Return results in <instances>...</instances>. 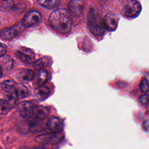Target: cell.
<instances>
[{
    "mask_svg": "<svg viewBox=\"0 0 149 149\" xmlns=\"http://www.w3.org/2000/svg\"><path fill=\"white\" fill-rule=\"evenodd\" d=\"M50 94V90L46 86H41L35 90V95L37 100L43 101L45 100Z\"/></svg>",
    "mask_w": 149,
    "mask_h": 149,
    "instance_id": "cell-14",
    "label": "cell"
},
{
    "mask_svg": "<svg viewBox=\"0 0 149 149\" xmlns=\"http://www.w3.org/2000/svg\"><path fill=\"white\" fill-rule=\"evenodd\" d=\"M87 27L90 31L96 36H102L105 31L103 21L95 8H91L88 13Z\"/></svg>",
    "mask_w": 149,
    "mask_h": 149,
    "instance_id": "cell-2",
    "label": "cell"
},
{
    "mask_svg": "<svg viewBox=\"0 0 149 149\" xmlns=\"http://www.w3.org/2000/svg\"><path fill=\"white\" fill-rule=\"evenodd\" d=\"M47 126L52 132H59L62 129V123L59 118L54 116L48 120Z\"/></svg>",
    "mask_w": 149,
    "mask_h": 149,
    "instance_id": "cell-12",
    "label": "cell"
},
{
    "mask_svg": "<svg viewBox=\"0 0 149 149\" xmlns=\"http://www.w3.org/2000/svg\"><path fill=\"white\" fill-rule=\"evenodd\" d=\"M63 138V134L59 132H52L51 133H47L37 136L35 138L36 142L44 144H55L60 143Z\"/></svg>",
    "mask_w": 149,
    "mask_h": 149,
    "instance_id": "cell-4",
    "label": "cell"
},
{
    "mask_svg": "<svg viewBox=\"0 0 149 149\" xmlns=\"http://www.w3.org/2000/svg\"><path fill=\"white\" fill-rule=\"evenodd\" d=\"M2 69H1V67L0 66V77L2 76Z\"/></svg>",
    "mask_w": 149,
    "mask_h": 149,
    "instance_id": "cell-25",
    "label": "cell"
},
{
    "mask_svg": "<svg viewBox=\"0 0 149 149\" xmlns=\"http://www.w3.org/2000/svg\"><path fill=\"white\" fill-rule=\"evenodd\" d=\"M1 17H0V25H1Z\"/></svg>",
    "mask_w": 149,
    "mask_h": 149,
    "instance_id": "cell-27",
    "label": "cell"
},
{
    "mask_svg": "<svg viewBox=\"0 0 149 149\" xmlns=\"http://www.w3.org/2000/svg\"><path fill=\"white\" fill-rule=\"evenodd\" d=\"M18 34V30L15 27H6L0 31V37L3 40H11Z\"/></svg>",
    "mask_w": 149,
    "mask_h": 149,
    "instance_id": "cell-10",
    "label": "cell"
},
{
    "mask_svg": "<svg viewBox=\"0 0 149 149\" xmlns=\"http://www.w3.org/2000/svg\"><path fill=\"white\" fill-rule=\"evenodd\" d=\"M47 71L44 69H40L39 70L36 78V83L38 86H42L47 80Z\"/></svg>",
    "mask_w": 149,
    "mask_h": 149,
    "instance_id": "cell-17",
    "label": "cell"
},
{
    "mask_svg": "<svg viewBox=\"0 0 149 149\" xmlns=\"http://www.w3.org/2000/svg\"><path fill=\"white\" fill-rule=\"evenodd\" d=\"M15 55L22 62L27 64L33 63L35 59L34 52L31 49L24 47L19 48L16 51Z\"/></svg>",
    "mask_w": 149,
    "mask_h": 149,
    "instance_id": "cell-6",
    "label": "cell"
},
{
    "mask_svg": "<svg viewBox=\"0 0 149 149\" xmlns=\"http://www.w3.org/2000/svg\"><path fill=\"white\" fill-rule=\"evenodd\" d=\"M139 100L141 102V103L143 104H147L148 102V95L147 94H144L142 95L140 97Z\"/></svg>",
    "mask_w": 149,
    "mask_h": 149,
    "instance_id": "cell-23",
    "label": "cell"
},
{
    "mask_svg": "<svg viewBox=\"0 0 149 149\" xmlns=\"http://www.w3.org/2000/svg\"><path fill=\"white\" fill-rule=\"evenodd\" d=\"M144 129H146L147 130L148 129V121L147 119L145 120L144 122Z\"/></svg>",
    "mask_w": 149,
    "mask_h": 149,
    "instance_id": "cell-24",
    "label": "cell"
},
{
    "mask_svg": "<svg viewBox=\"0 0 149 149\" xmlns=\"http://www.w3.org/2000/svg\"><path fill=\"white\" fill-rule=\"evenodd\" d=\"M141 10L140 4L135 0H123L120 5V12L126 17H136L139 15Z\"/></svg>",
    "mask_w": 149,
    "mask_h": 149,
    "instance_id": "cell-3",
    "label": "cell"
},
{
    "mask_svg": "<svg viewBox=\"0 0 149 149\" xmlns=\"http://www.w3.org/2000/svg\"><path fill=\"white\" fill-rule=\"evenodd\" d=\"M1 88L8 94H17L16 84L12 80H6L1 84Z\"/></svg>",
    "mask_w": 149,
    "mask_h": 149,
    "instance_id": "cell-13",
    "label": "cell"
},
{
    "mask_svg": "<svg viewBox=\"0 0 149 149\" xmlns=\"http://www.w3.org/2000/svg\"><path fill=\"white\" fill-rule=\"evenodd\" d=\"M16 90H17V96H20L22 98L26 97L28 94L27 90L23 86H20L17 87Z\"/></svg>",
    "mask_w": 149,
    "mask_h": 149,
    "instance_id": "cell-21",
    "label": "cell"
},
{
    "mask_svg": "<svg viewBox=\"0 0 149 149\" xmlns=\"http://www.w3.org/2000/svg\"><path fill=\"white\" fill-rule=\"evenodd\" d=\"M37 105L30 101H24L21 102L18 105V109L20 115L30 120H32L34 116V111Z\"/></svg>",
    "mask_w": 149,
    "mask_h": 149,
    "instance_id": "cell-5",
    "label": "cell"
},
{
    "mask_svg": "<svg viewBox=\"0 0 149 149\" xmlns=\"http://www.w3.org/2000/svg\"><path fill=\"white\" fill-rule=\"evenodd\" d=\"M36 149H45V148H42V147H38V148H36Z\"/></svg>",
    "mask_w": 149,
    "mask_h": 149,
    "instance_id": "cell-26",
    "label": "cell"
},
{
    "mask_svg": "<svg viewBox=\"0 0 149 149\" xmlns=\"http://www.w3.org/2000/svg\"><path fill=\"white\" fill-rule=\"evenodd\" d=\"M41 19V15L39 12L35 10H30L23 17L22 24L25 27H30L38 23Z\"/></svg>",
    "mask_w": 149,
    "mask_h": 149,
    "instance_id": "cell-7",
    "label": "cell"
},
{
    "mask_svg": "<svg viewBox=\"0 0 149 149\" xmlns=\"http://www.w3.org/2000/svg\"><path fill=\"white\" fill-rule=\"evenodd\" d=\"M49 114V111L48 109L42 106H38L36 107L33 118L32 120H30V121L32 120H36V121H39L44 119L46 118Z\"/></svg>",
    "mask_w": 149,
    "mask_h": 149,
    "instance_id": "cell-11",
    "label": "cell"
},
{
    "mask_svg": "<svg viewBox=\"0 0 149 149\" xmlns=\"http://www.w3.org/2000/svg\"><path fill=\"white\" fill-rule=\"evenodd\" d=\"M51 27L56 31L65 34L71 29L72 21L68 10L63 8L55 10L51 13L48 19Z\"/></svg>",
    "mask_w": 149,
    "mask_h": 149,
    "instance_id": "cell-1",
    "label": "cell"
},
{
    "mask_svg": "<svg viewBox=\"0 0 149 149\" xmlns=\"http://www.w3.org/2000/svg\"><path fill=\"white\" fill-rule=\"evenodd\" d=\"M38 3L44 8H54L60 4V0H38Z\"/></svg>",
    "mask_w": 149,
    "mask_h": 149,
    "instance_id": "cell-16",
    "label": "cell"
},
{
    "mask_svg": "<svg viewBox=\"0 0 149 149\" xmlns=\"http://www.w3.org/2000/svg\"><path fill=\"white\" fill-rule=\"evenodd\" d=\"M84 5L83 0H72L68 4V12L74 17H79L83 13Z\"/></svg>",
    "mask_w": 149,
    "mask_h": 149,
    "instance_id": "cell-8",
    "label": "cell"
},
{
    "mask_svg": "<svg viewBox=\"0 0 149 149\" xmlns=\"http://www.w3.org/2000/svg\"><path fill=\"white\" fill-rule=\"evenodd\" d=\"M149 85H148V80L147 79H143L140 84V89L143 93H147L148 91Z\"/></svg>",
    "mask_w": 149,
    "mask_h": 149,
    "instance_id": "cell-20",
    "label": "cell"
},
{
    "mask_svg": "<svg viewBox=\"0 0 149 149\" xmlns=\"http://www.w3.org/2000/svg\"><path fill=\"white\" fill-rule=\"evenodd\" d=\"M119 16L115 13H108L104 16L102 21L105 29L108 31L115 30L118 26Z\"/></svg>",
    "mask_w": 149,
    "mask_h": 149,
    "instance_id": "cell-9",
    "label": "cell"
},
{
    "mask_svg": "<svg viewBox=\"0 0 149 149\" xmlns=\"http://www.w3.org/2000/svg\"><path fill=\"white\" fill-rule=\"evenodd\" d=\"M7 47L5 44L0 42V58L3 56L6 52Z\"/></svg>",
    "mask_w": 149,
    "mask_h": 149,
    "instance_id": "cell-22",
    "label": "cell"
},
{
    "mask_svg": "<svg viewBox=\"0 0 149 149\" xmlns=\"http://www.w3.org/2000/svg\"><path fill=\"white\" fill-rule=\"evenodd\" d=\"M49 63V60L47 56H44L42 58H41L38 60H37L35 63H34V66L37 68H44L45 67L48 65Z\"/></svg>",
    "mask_w": 149,
    "mask_h": 149,
    "instance_id": "cell-19",
    "label": "cell"
},
{
    "mask_svg": "<svg viewBox=\"0 0 149 149\" xmlns=\"http://www.w3.org/2000/svg\"><path fill=\"white\" fill-rule=\"evenodd\" d=\"M3 1H6V0H3Z\"/></svg>",
    "mask_w": 149,
    "mask_h": 149,
    "instance_id": "cell-28",
    "label": "cell"
},
{
    "mask_svg": "<svg viewBox=\"0 0 149 149\" xmlns=\"http://www.w3.org/2000/svg\"><path fill=\"white\" fill-rule=\"evenodd\" d=\"M34 75V72L31 69H24L19 72L17 77L22 81L28 82L33 79Z\"/></svg>",
    "mask_w": 149,
    "mask_h": 149,
    "instance_id": "cell-15",
    "label": "cell"
},
{
    "mask_svg": "<svg viewBox=\"0 0 149 149\" xmlns=\"http://www.w3.org/2000/svg\"><path fill=\"white\" fill-rule=\"evenodd\" d=\"M10 109L9 104L5 100L0 99V115L7 114Z\"/></svg>",
    "mask_w": 149,
    "mask_h": 149,
    "instance_id": "cell-18",
    "label": "cell"
}]
</instances>
